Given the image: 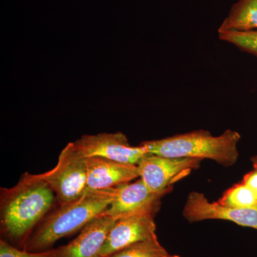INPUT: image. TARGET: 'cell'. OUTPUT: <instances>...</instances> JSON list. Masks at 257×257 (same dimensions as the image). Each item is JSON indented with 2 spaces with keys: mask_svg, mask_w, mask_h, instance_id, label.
Instances as JSON below:
<instances>
[{
  "mask_svg": "<svg viewBox=\"0 0 257 257\" xmlns=\"http://www.w3.org/2000/svg\"><path fill=\"white\" fill-rule=\"evenodd\" d=\"M201 160L172 158L148 154L138 164L140 178L150 192L169 193L172 184L197 170Z\"/></svg>",
  "mask_w": 257,
  "mask_h": 257,
  "instance_id": "obj_6",
  "label": "cell"
},
{
  "mask_svg": "<svg viewBox=\"0 0 257 257\" xmlns=\"http://www.w3.org/2000/svg\"><path fill=\"white\" fill-rule=\"evenodd\" d=\"M251 162L253 166V168L257 169V155H256V156L251 157Z\"/></svg>",
  "mask_w": 257,
  "mask_h": 257,
  "instance_id": "obj_18",
  "label": "cell"
},
{
  "mask_svg": "<svg viewBox=\"0 0 257 257\" xmlns=\"http://www.w3.org/2000/svg\"><path fill=\"white\" fill-rule=\"evenodd\" d=\"M229 31H257V0H239L230 10L218 33Z\"/></svg>",
  "mask_w": 257,
  "mask_h": 257,
  "instance_id": "obj_12",
  "label": "cell"
},
{
  "mask_svg": "<svg viewBox=\"0 0 257 257\" xmlns=\"http://www.w3.org/2000/svg\"><path fill=\"white\" fill-rule=\"evenodd\" d=\"M57 248H52L42 252H30L17 247L5 240L0 241V257H55Z\"/></svg>",
  "mask_w": 257,
  "mask_h": 257,
  "instance_id": "obj_16",
  "label": "cell"
},
{
  "mask_svg": "<svg viewBox=\"0 0 257 257\" xmlns=\"http://www.w3.org/2000/svg\"><path fill=\"white\" fill-rule=\"evenodd\" d=\"M242 182L251 189L257 197V169L253 168L243 177Z\"/></svg>",
  "mask_w": 257,
  "mask_h": 257,
  "instance_id": "obj_17",
  "label": "cell"
},
{
  "mask_svg": "<svg viewBox=\"0 0 257 257\" xmlns=\"http://www.w3.org/2000/svg\"><path fill=\"white\" fill-rule=\"evenodd\" d=\"M219 39L240 50L257 56V31H229L219 33Z\"/></svg>",
  "mask_w": 257,
  "mask_h": 257,
  "instance_id": "obj_15",
  "label": "cell"
},
{
  "mask_svg": "<svg viewBox=\"0 0 257 257\" xmlns=\"http://www.w3.org/2000/svg\"><path fill=\"white\" fill-rule=\"evenodd\" d=\"M116 189V196L110 207L103 213L115 219L160 206V199L167 194L150 192L140 178L118 186Z\"/></svg>",
  "mask_w": 257,
  "mask_h": 257,
  "instance_id": "obj_10",
  "label": "cell"
},
{
  "mask_svg": "<svg viewBox=\"0 0 257 257\" xmlns=\"http://www.w3.org/2000/svg\"><path fill=\"white\" fill-rule=\"evenodd\" d=\"M87 190L114 188L140 177L138 166L101 158H87Z\"/></svg>",
  "mask_w": 257,
  "mask_h": 257,
  "instance_id": "obj_9",
  "label": "cell"
},
{
  "mask_svg": "<svg viewBox=\"0 0 257 257\" xmlns=\"http://www.w3.org/2000/svg\"><path fill=\"white\" fill-rule=\"evenodd\" d=\"M240 140L241 135L234 130H226L217 137L206 130H197L144 142L141 145L152 155L172 158L209 159L224 167H231L239 158L237 145Z\"/></svg>",
  "mask_w": 257,
  "mask_h": 257,
  "instance_id": "obj_3",
  "label": "cell"
},
{
  "mask_svg": "<svg viewBox=\"0 0 257 257\" xmlns=\"http://www.w3.org/2000/svg\"><path fill=\"white\" fill-rule=\"evenodd\" d=\"M182 214L191 223L219 219L232 221L239 226L257 230V208L239 209L226 207L218 202H209L204 194L197 192L189 194Z\"/></svg>",
  "mask_w": 257,
  "mask_h": 257,
  "instance_id": "obj_8",
  "label": "cell"
},
{
  "mask_svg": "<svg viewBox=\"0 0 257 257\" xmlns=\"http://www.w3.org/2000/svg\"><path fill=\"white\" fill-rule=\"evenodd\" d=\"M116 219L101 214L91 221L75 239L57 248L55 257H101V250Z\"/></svg>",
  "mask_w": 257,
  "mask_h": 257,
  "instance_id": "obj_11",
  "label": "cell"
},
{
  "mask_svg": "<svg viewBox=\"0 0 257 257\" xmlns=\"http://www.w3.org/2000/svg\"><path fill=\"white\" fill-rule=\"evenodd\" d=\"M169 253L157 238L134 243L109 257H160Z\"/></svg>",
  "mask_w": 257,
  "mask_h": 257,
  "instance_id": "obj_14",
  "label": "cell"
},
{
  "mask_svg": "<svg viewBox=\"0 0 257 257\" xmlns=\"http://www.w3.org/2000/svg\"><path fill=\"white\" fill-rule=\"evenodd\" d=\"M160 206L116 219L101 250V257H109L134 243L157 239L155 216Z\"/></svg>",
  "mask_w": 257,
  "mask_h": 257,
  "instance_id": "obj_5",
  "label": "cell"
},
{
  "mask_svg": "<svg viewBox=\"0 0 257 257\" xmlns=\"http://www.w3.org/2000/svg\"><path fill=\"white\" fill-rule=\"evenodd\" d=\"M116 187L104 190H87L75 200L55 207L37 225L23 249L42 252L52 249L59 239L84 229L101 215L116 196Z\"/></svg>",
  "mask_w": 257,
  "mask_h": 257,
  "instance_id": "obj_2",
  "label": "cell"
},
{
  "mask_svg": "<svg viewBox=\"0 0 257 257\" xmlns=\"http://www.w3.org/2000/svg\"><path fill=\"white\" fill-rule=\"evenodd\" d=\"M72 143L74 149L85 158L101 157L136 165L149 154L143 145L132 146L126 135L120 132L84 135Z\"/></svg>",
  "mask_w": 257,
  "mask_h": 257,
  "instance_id": "obj_7",
  "label": "cell"
},
{
  "mask_svg": "<svg viewBox=\"0 0 257 257\" xmlns=\"http://www.w3.org/2000/svg\"><path fill=\"white\" fill-rule=\"evenodd\" d=\"M55 193L59 204L78 199L87 191V158L69 143L52 170L39 175Z\"/></svg>",
  "mask_w": 257,
  "mask_h": 257,
  "instance_id": "obj_4",
  "label": "cell"
},
{
  "mask_svg": "<svg viewBox=\"0 0 257 257\" xmlns=\"http://www.w3.org/2000/svg\"><path fill=\"white\" fill-rule=\"evenodd\" d=\"M55 193L39 175L25 172L16 185L0 189L3 239L23 248L32 231L55 207Z\"/></svg>",
  "mask_w": 257,
  "mask_h": 257,
  "instance_id": "obj_1",
  "label": "cell"
},
{
  "mask_svg": "<svg viewBox=\"0 0 257 257\" xmlns=\"http://www.w3.org/2000/svg\"><path fill=\"white\" fill-rule=\"evenodd\" d=\"M218 202L226 207L239 209L257 208L256 195L243 182L236 184L226 191Z\"/></svg>",
  "mask_w": 257,
  "mask_h": 257,
  "instance_id": "obj_13",
  "label": "cell"
},
{
  "mask_svg": "<svg viewBox=\"0 0 257 257\" xmlns=\"http://www.w3.org/2000/svg\"><path fill=\"white\" fill-rule=\"evenodd\" d=\"M160 257H180V256H178V255H172V254H170V253H169L168 255H166V256H160Z\"/></svg>",
  "mask_w": 257,
  "mask_h": 257,
  "instance_id": "obj_19",
  "label": "cell"
}]
</instances>
